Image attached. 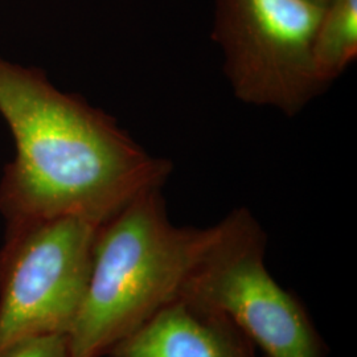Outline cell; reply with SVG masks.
Here are the masks:
<instances>
[{"instance_id":"8992f818","label":"cell","mask_w":357,"mask_h":357,"mask_svg":"<svg viewBox=\"0 0 357 357\" xmlns=\"http://www.w3.org/2000/svg\"><path fill=\"white\" fill-rule=\"evenodd\" d=\"M255 349L229 318L178 298L109 357H257Z\"/></svg>"},{"instance_id":"9c48e42d","label":"cell","mask_w":357,"mask_h":357,"mask_svg":"<svg viewBox=\"0 0 357 357\" xmlns=\"http://www.w3.org/2000/svg\"><path fill=\"white\" fill-rule=\"evenodd\" d=\"M311 1H314V3H317V4H319L321 7H326L331 0H311Z\"/></svg>"},{"instance_id":"5b68a950","label":"cell","mask_w":357,"mask_h":357,"mask_svg":"<svg viewBox=\"0 0 357 357\" xmlns=\"http://www.w3.org/2000/svg\"><path fill=\"white\" fill-rule=\"evenodd\" d=\"M323 11L311 0H221L215 38L241 102L293 116L327 88L312 57Z\"/></svg>"},{"instance_id":"277c9868","label":"cell","mask_w":357,"mask_h":357,"mask_svg":"<svg viewBox=\"0 0 357 357\" xmlns=\"http://www.w3.org/2000/svg\"><path fill=\"white\" fill-rule=\"evenodd\" d=\"M101 225L79 216L8 224L0 252V357L33 339L68 336Z\"/></svg>"},{"instance_id":"52a82bcc","label":"cell","mask_w":357,"mask_h":357,"mask_svg":"<svg viewBox=\"0 0 357 357\" xmlns=\"http://www.w3.org/2000/svg\"><path fill=\"white\" fill-rule=\"evenodd\" d=\"M312 57L320 81L328 86L357 57V0H331L317 28Z\"/></svg>"},{"instance_id":"ba28073f","label":"cell","mask_w":357,"mask_h":357,"mask_svg":"<svg viewBox=\"0 0 357 357\" xmlns=\"http://www.w3.org/2000/svg\"><path fill=\"white\" fill-rule=\"evenodd\" d=\"M4 357H72L65 335H53L29 340L13 348Z\"/></svg>"},{"instance_id":"6da1fadb","label":"cell","mask_w":357,"mask_h":357,"mask_svg":"<svg viewBox=\"0 0 357 357\" xmlns=\"http://www.w3.org/2000/svg\"><path fill=\"white\" fill-rule=\"evenodd\" d=\"M0 114L16 143L0 183L8 224L60 216L103 224L143 192L163 188L172 171L110 115L1 57Z\"/></svg>"},{"instance_id":"3957f363","label":"cell","mask_w":357,"mask_h":357,"mask_svg":"<svg viewBox=\"0 0 357 357\" xmlns=\"http://www.w3.org/2000/svg\"><path fill=\"white\" fill-rule=\"evenodd\" d=\"M222 229L178 298L229 318L264 357H327L328 345L295 294L270 274L268 237L249 209Z\"/></svg>"},{"instance_id":"7a4b0ae2","label":"cell","mask_w":357,"mask_h":357,"mask_svg":"<svg viewBox=\"0 0 357 357\" xmlns=\"http://www.w3.org/2000/svg\"><path fill=\"white\" fill-rule=\"evenodd\" d=\"M222 229L178 227L162 188L143 192L97 231L86 293L68 333L72 357H109L176 301Z\"/></svg>"}]
</instances>
